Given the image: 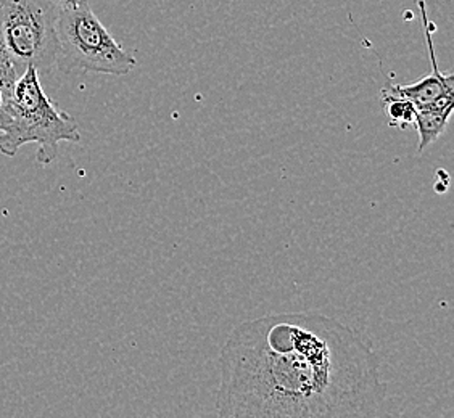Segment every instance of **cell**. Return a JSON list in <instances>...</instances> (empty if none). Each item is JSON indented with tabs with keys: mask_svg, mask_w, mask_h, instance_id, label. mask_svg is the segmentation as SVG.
<instances>
[{
	"mask_svg": "<svg viewBox=\"0 0 454 418\" xmlns=\"http://www.w3.org/2000/svg\"><path fill=\"white\" fill-rule=\"evenodd\" d=\"M385 399L376 351L331 315L270 314L221 349L218 417H380Z\"/></svg>",
	"mask_w": 454,
	"mask_h": 418,
	"instance_id": "1",
	"label": "cell"
},
{
	"mask_svg": "<svg viewBox=\"0 0 454 418\" xmlns=\"http://www.w3.org/2000/svg\"><path fill=\"white\" fill-rule=\"evenodd\" d=\"M78 121L47 96L35 66H27L0 106V153L13 158L27 143H37L35 158L51 165L61 142L78 143Z\"/></svg>",
	"mask_w": 454,
	"mask_h": 418,
	"instance_id": "2",
	"label": "cell"
},
{
	"mask_svg": "<svg viewBox=\"0 0 454 418\" xmlns=\"http://www.w3.org/2000/svg\"><path fill=\"white\" fill-rule=\"evenodd\" d=\"M57 19L53 0H0V44L18 76L27 66L41 74L57 65Z\"/></svg>",
	"mask_w": 454,
	"mask_h": 418,
	"instance_id": "3",
	"label": "cell"
},
{
	"mask_svg": "<svg viewBox=\"0 0 454 418\" xmlns=\"http://www.w3.org/2000/svg\"><path fill=\"white\" fill-rule=\"evenodd\" d=\"M57 65L65 73L84 71L110 76L129 74L137 61L88 9L59 10Z\"/></svg>",
	"mask_w": 454,
	"mask_h": 418,
	"instance_id": "4",
	"label": "cell"
},
{
	"mask_svg": "<svg viewBox=\"0 0 454 418\" xmlns=\"http://www.w3.org/2000/svg\"><path fill=\"white\" fill-rule=\"evenodd\" d=\"M418 4H419L424 35H426V43L430 53L432 73L418 82H411V84L388 82L384 90L388 94L408 98L414 104L416 110H454V74L453 73L443 74L438 70L437 55H435L432 33H430L432 21L428 19L426 2L418 0Z\"/></svg>",
	"mask_w": 454,
	"mask_h": 418,
	"instance_id": "5",
	"label": "cell"
},
{
	"mask_svg": "<svg viewBox=\"0 0 454 418\" xmlns=\"http://www.w3.org/2000/svg\"><path fill=\"white\" fill-rule=\"evenodd\" d=\"M451 114L453 110H418L414 120V128L419 134L418 153H422L443 135Z\"/></svg>",
	"mask_w": 454,
	"mask_h": 418,
	"instance_id": "6",
	"label": "cell"
},
{
	"mask_svg": "<svg viewBox=\"0 0 454 418\" xmlns=\"http://www.w3.org/2000/svg\"><path fill=\"white\" fill-rule=\"evenodd\" d=\"M382 102H384L388 126L398 128V129H408L411 126H414L418 110L408 98L394 96L382 90Z\"/></svg>",
	"mask_w": 454,
	"mask_h": 418,
	"instance_id": "7",
	"label": "cell"
},
{
	"mask_svg": "<svg viewBox=\"0 0 454 418\" xmlns=\"http://www.w3.org/2000/svg\"><path fill=\"white\" fill-rule=\"evenodd\" d=\"M17 79L18 74L15 68H13V63L10 61L4 45L0 44V89L7 98L12 96V90H13Z\"/></svg>",
	"mask_w": 454,
	"mask_h": 418,
	"instance_id": "8",
	"label": "cell"
},
{
	"mask_svg": "<svg viewBox=\"0 0 454 418\" xmlns=\"http://www.w3.org/2000/svg\"><path fill=\"white\" fill-rule=\"evenodd\" d=\"M59 10H79L90 7L89 0H53Z\"/></svg>",
	"mask_w": 454,
	"mask_h": 418,
	"instance_id": "9",
	"label": "cell"
},
{
	"mask_svg": "<svg viewBox=\"0 0 454 418\" xmlns=\"http://www.w3.org/2000/svg\"><path fill=\"white\" fill-rule=\"evenodd\" d=\"M7 100V97H5V94L2 92V89H0V106H2V104Z\"/></svg>",
	"mask_w": 454,
	"mask_h": 418,
	"instance_id": "10",
	"label": "cell"
}]
</instances>
